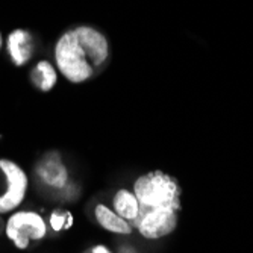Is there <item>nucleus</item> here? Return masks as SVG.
I'll list each match as a JSON object with an SVG mask.
<instances>
[{
	"instance_id": "12",
	"label": "nucleus",
	"mask_w": 253,
	"mask_h": 253,
	"mask_svg": "<svg viewBox=\"0 0 253 253\" xmlns=\"http://www.w3.org/2000/svg\"><path fill=\"white\" fill-rule=\"evenodd\" d=\"M89 253H111V250H109L106 246L99 244V246H94L93 249H91V252H89Z\"/></svg>"
},
{
	"instance_id": "1",
	"label": "nucleus",
	"mask_w": 253,
	"mask_h": 253,
	"mask_svg": "<svg viewBox=\"0 0 253 253\" xmlns=\"http://www.w3.org/2000/svg\"><path fill=\"white\" fill-rule=\"evenodd\" d=\"M109 44L102 32L79 26L65 32L55 45V59L61 73L73 84L88 81L105 64Z\"/></svg>"
},
{
	"instance_id": "10",
	"label": "nucleus",
	"mask_w": 253,
	"mask_h": 253,
	"mask_svg": "<svg viewBox=\"0 0 253 253\" xmlns=\"http://www.w3.org/2000/svg\"><path fill=\"white\" fill-rule=\"evenodd\" d=\"M31 79L34 82V85L41 89V91H50L55 84H56V70L55 67L47 62V61H41L35 65V68L31 73Z\"/></svg>"
},
{
	"instance_id": "7",
	"label": "nucleus",
	"mask_w": 253,
	"mask_h": 253,
	"mask_svg": "<svg viewBox=\"0 0 253 253\" xmlns=\"http://www.w3.org/2000/svg\"><path fill=\"white\" fill-rule=\"evenodd\" d=\"M8 52L15 65L26 64L34 53V40L28 31L17 29L8 37Z\"/></svg>"
},
{
	"instance_id": "4",
	"label": "nucleus",
	"mask_w": 253,
	"mask_h": 253,
	"mask_svg": "<svg viewBox=\"0 0 253 253\" xmlns=\"http://www.w3.org/2000/svg\"><path fill=\"white\" fill-rule=\"evenodd\" d=\"M5 232L9 241L20 250L29 247L31 241H40L47 234V224L35 211H17L9 215Z\"/></svg>"
},
{
	"instance_id": "2",
	"label": "nucleus",
	"mask_w": 253,
	"mask_h": 253,
	"mask_svg": "<svg viewBox=\"0 0 253 253\" xmlns=\"http://www.w3.org/2000/svg\"><path fill=\"white\" fill-rule=\"evenodd\" d=\"M133 194L140 208L180 210V187L177 180L161 170L149 171L133 183Z\"/></svg>"
},
{
	"instance_id": "13",
	"label": "nucleus",
	"mask_w": 253,
	"mask_h": 253,
	"mask_svg": "<svg viewBox=\"0 0 253 253\" xmlns=\"http://www.w3.org/2000/svg\"><path fill=\"white\" fill-rule=\"evenodd\" d=\"M2 44H3V40H2V34H0V47H2Z\"/></svg>"
},
{
	"instance_id": "9",
	"label": "nucleus",
	"mask_w": 253,
	"mask_h": 253,
	"mask_svg": "<svg viewBox=\"0 0 253 253\" xmlns=\"http://www.w3.org/2000/svg\"><path fill=\"white\" fill-rule=\"evenodd\" d=\"M112 206L114 211L129 223H132L140 212V203H138L133 191H129L126 188H122L116 193L112 199Z\"/></svg>"
},
{
	"instance_id": "3",
	"label": "nucleus",
	"mask_w": 253,
	"mask_h": 253,
	"mask_svg": "<svg viewBox=\"0 0 253 253\" xmlns=\"http://www.w3.org/2000/svg\"><path fill=\"white\" fill-rule=\"evenodd\" d=\"M29 179L17 163L0 159V214H6L23 203L28 193Z\"/></svg>"
},
{
	"instance_id": "6",
	"label": "nucleus",
	"mask_w": 253,
	"mask_h": 253,
	"mask_svg": "<svg viewBox=\"0 0 253 253\" xmlns=\"http://www.w3.org/2000/svg\"><path fill=\"white\" fill-rule=\"evenodd\" d=\"M37 173L45 185L53 187V188H62L68 180L67 169L61 163L59 156L55 153L44 156V159L41 161L37 169Z\"/></svg>"
},
{
	"instance_id": "11",
	"label": "nucleus",
	"mask_w": 253,
	"mask_h": 253,
	"mask_svg": "<svg viewBox=\"0 0 253 253\" xmlns=\"http://www.w3.org/2000/svg\"><path fill=\"white\" fill-rule=\"evenodd\" d=\"M49 224L55 232H61L64 229H70L73 224V215L72 212L64 211V210H55L50 214Z\"/></svg>"
},
{
	"instance_id": "5",
	"label": "nucleus",
	"mask_w": 253,
	"mask_h": 253,
	"mask_svg": "<svg viewBox=\"0 0 253 253\" xmlns=\"http://www.w3.org/2000/svg\"><path fill=\"white\" fill-rule=\"evenodd\" d=\"M144 238L158 240L171 234L177 226V211L140 208L136 218L130 223Z\"/></svg>"
},
{
	"instance_id": "8",
	"label": "nucleus",
	"mask_w": 253,
	"mask_h": 253,
	"mask_svg": "<svg viewBox=\"0 0 253 253\" xmlns=\"http://www.w3.org/2000/svg\"><path fill=\"white\" fill-rule=\"evenodd\" d=\"M94 217L97 220V223L106 229V231L112 232V234H123V235H127L132 232V224L122 218L114 210H109L108 206L105 205H97L94 208Z\"/></svg>"
}]
</instances>
